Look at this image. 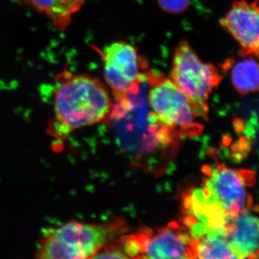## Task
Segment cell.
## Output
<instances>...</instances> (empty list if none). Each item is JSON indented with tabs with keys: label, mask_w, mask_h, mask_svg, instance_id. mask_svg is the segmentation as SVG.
<instances>
[{
	"label": "cell",
	"mask_w": 259,
	"mask_h": 259,
	"mask_svg": "<svg viewBox=\"0 0 259 259\" xmlns=\"http://www.w3.org/2000/svg\"><path fill=\"white\" fill-rule=\"evenodd\" d=\"M25 6L44 15L57 31L69 28L75 15L83 8L86 0H20Z\"/></svg>",
	"instance_id": "10"
},
{
	"label": "cell",
	"mask_w": 259,
	"mask_h": 259,
	"mask_svg": "<svg viewBox=\"0 0 259 259\" xmlns=\"http://www.w3.org/2000/svg\"><path fill=\"white\" fill-rule=\"evenodd\" d=\"M194 258H236L220 232L209 231L193 239Z\"/></svg>",
	"instance_id": "12"
},
{
	"label": "cell",
	"mask_w": 259,
	"mask_h": 259,
	"mask_svg": "<svg viewBox=\"0 0 259 259\" xmlns=\"http://www.w3.org/2000/svg\"><path fill=\"white\" fill-rule=\"evenodd\" d=\"M103 63L104 77L118 103L129 102L146 81L148 64L137 49L125 41H116L96 49Z\"/></svg>",
	"instance_id": "5"
},
{
	"label": "cell",
	"mask_w": 259,
	"mask_h": 259,
	"mask_svg": "<svg viewBox=\"0 0 259 259\" xmlns=\"http://www.w3.org/2000/svg\"><path fill=\"white\" fill-rule=\"evenodd\" d=\"M205 175L201 188L186 202L187 218L206 229L223 231L230 219L251 207L254 173L219 165L207 167Z\"/></svg>",
	"instance_id": "1"
},
{
	"label": "cell",
	"mask_w": 259,
	"mask_h": 259,
	"mask_svg": "<svg viewBox=\"0 0 259 259\" xmlns=\"http://www.w3.org/2000/svg\"><path fill=\"white\" fill-rule=\"evenodd\" d=\"M258 218L250 209L231 218L224 227V238L237 259L258 258Z\"/></svg>",
	"instance_id": "9"
},
{
	"label": "cell",
	"mask_w": 259,
	"mask_h": 259,
	"mask_svg": "<svg viewBox=\"0 0 259 259\" xmlns=\"http://www.w3.org/2000/svg\"><path fill=\"white\" fill-rule=\"evenodd\" d=\"M191 0H157L158 5L163 11L171 14H180L187 10Z\"/></svg>",
	"instance_id": "13"
},
{
	"label": "cell",
	"mask_w": 259,
	"mask_h": 259,
	"mask_svg": "<svg viewBox=\"0 0 259 259\" xmlns=\"http://www.w3.org/2000/svg\"><path fill=\"white\" fill-rule=\"evenodd\" d=\"M257 58L242 57L235 64H226L231 68L232 84L241 95L257 93L258 90V65Z\"/></svg>",
	"instance_id": "11"
},
{
	"label": "cell",
	"mask_w": 259,
	"mask_h": 259,
	"mask_svg": "<svg viewBox=\"0 0 259 259\" xmlns=\"http://www.w3.org/2000/svg\"><path fill=\"white\" fill-rule=\"evenodd\" d=\"M54 123L61 133L99 123L113 107L104 83L93 76L65 69L56 78Z\"/></svg>",
	"instance_id": "2"
},
{
	"label": "cell",
	"mask_w": 259,
	"mask_h": 259,
	"mask_svg": "<svg viewBox=\"0 0 259 259\" xmlns=\"http://www.w3.org/2000/svg\"><path fill=\"white\" fill-rule=\"evenodd\" d=\"M259 10L257 0H236L220 20L222 28L239 44L241 57H258Z\"/></svg>",
	"instance_id": "8"
},
{
	"label": "cell",
	"mask_w": 259,
	"mask_h": 259,
	"mask_svg": "<svg viewBox=\"0 0 259 259\" xmlns=\"http://www.w3.org/2000/svg\"><path fill=\"white\" fill-rule=\"evenodd\" d=\"M169 78L190 100L197 115L206 117L209 97L223 79L217 66L201 60L187 40H181L174 51Z\"/></svg>",
	"instance_id": "4"
},
{
	"label": "cell",
	"mask_w": 259,
	"mask_h": 259,
	"mask_svg": "<svg viewBox=\"0 0 259 259\" xmlns=\"http://www.w3.org/2000/svg\"><path fill=\"white\" fill-rule=\"evenodd\" d=\"M119 225H93L71 221L42 232L35 258H93L120 231Z\"/></svg>",
	"instance_id": "3"
},
{
	"label": "cell",
	"mask_w": 259,
	"mask_h": 259,
	"mask_svg": "<svg viewBox=\"0 0 259 259\" xmlns=\"http://www.w3.org/2000/svg\"><path fill=\"white\" fill-rule=\"evenodd\" d=\"M146 81L149 85L151 121L163 127L179 128L185 133L191 132V130L197 127L195 121L199 116L193 105L170 78L148 71Z\"/></svg>",
	"instance_id": "6"
},
{
	"label": "cell",
	"mask_w": 259,
	"mask_h": 259,
	"mask_svg": "<svg viewBox=\"0 0 259 259\" xmlns=\"http://www.w3.org/2000/svg\"><path fill=\"white\" fill-rule=\"evenodd\" d=\"M121 245L127 258H194L193 239L175 222L156 231L144 230L124 237Z\"/></svg>",
	"instance_id": "7"
}]
</instances>
